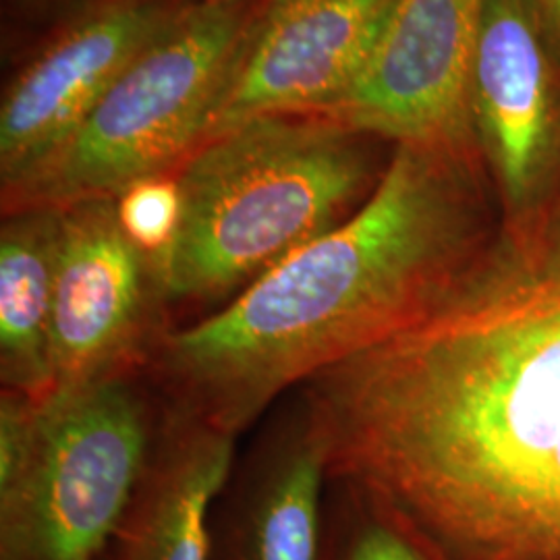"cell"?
Returning a JSON list of instances; mask_svg holds the SVG:
<instances>
[{"instance_id":"1","label":"cell","mask_w":560,"mask_h":560,"mask_svg":"<svg viewBox=\"0 0 560 560\" xmlns=\"http://www.w3.org/2000/svg\"><path fill=\"white\" fill-rule=\"evenodd\" d=\"M328 474L441 560H560V200L423 320L307 381Z\"/></svg>"},{"instance_id":"2","label":"cell","mask_w":560,"mask_h":560,"mask_svg":"<svg viewBox=\"0 0 560 560\" xmlns=\"http://www.w3.org/2000/svg\"><path fill=\"white\" fill-rule=\"evenodd\" d=\"M483 175L476 148L399 143L349 219L164 332L150 363L185 423L237 436L287 388L434 312L497 231Z\"/></svg>"},{"instance_id":"3","label":"cell","mask_w":560,"mask_h":560,"mask_svg":"<svg viewBox=\"0 0 560 560\" xmlns=\"http://www.w3.org/2000/svg\"><path fill=\"white\" fill-rule=\"evenodd\" d=\"M339 120L270 115L206 141L180 166V221L159 264L166 303L226 300L349 219L372 166Z\"/></svg>"},{"instance_id":"4","label":"cell","mask_w":560,"mask_h":560,"mask_svg":"<svg viewBox=\"0 0 560 560\" xmlns=\"http://www.w3.org/2000/svg\"><path fill=\"white\" fill-rule=\"evenodd\" d=\"M245 32L233 0H206L168 18L75 131L2 187L4 210L117 200L187 161L206 141L208 115Z\"/></svg>"},{"instance_id":"5","label":"cell","mask_w":560,"mask_h":560,"mask_svg":"<svg viewBox=\"0 0 560 560\" xmlns=\"http://www.w3.org/2000/svg\"><path fill=\"white\" fill-rule=\"evenodd\" d=\"M150 411L131 374L34 402L27 455L0 483V560H106L145 481Z\"/></svg>"},{"instance_id":"6","label":"cell","mask_w":560,"mask_h":560,"mask_svg":"<svg viewBox=\"0 0 560 560\" xmlns=\"http://www.w3.org/2000/svg\"><path fill=\"white\" fill-rule=\"evenodd\" d=\"M59 210L50 361L55 390H67L150 361L166 300L156 264L125 235L117 201Z\"/></svg>"},{"instance_id":"7","label":"cell","mask_w":560,"mask_h":560,"mask_svg":"<svg viewBox=\"0 0 560 560\" xmlns=\"http://www.w3.org/2000/svg\"><path fill=\"white\" fill-rule=\"evenodd\" d=\"M469 120L502 221L560 200V62L529 0H488Z\"/></svg>"},{"instance_id":"8","label":"cell","mask_w":560,"mask_h":560,"mask_svg":"<svg viewBox=\"0 0 560 560\" xmlns=\"http://www.w3.org/2000/svg\"><path fill=\"white\" fill-rule=\"evenodd\" d=\"M395 2L272 0L245 32L208 115L206 141L258 117L330 115L370 65Z\"/></svg>"},{"instance_id":"9","label":"cell","mask_w":560,"mask_h":560,"mask_svg":"<svg viewBox=\"0 0 560 560\" xmlns=\"http://www.w3.org/2000/svg\"><path fill=\"white\" fill-rule=\"evenodd\" d=\"M486 7L488 0H397L370 65L328 117L397 145L476 148L469 75Z\"/></svg>"},{"instance_id":"10","label":"cell","mask_w":560,"mask_h":560,"mask_svg":"<svg viewBox=\"0 0 560 560\" xmlns=\"http://www.w3.org/2000/svg\"><path fill=\"white\" fill-rule=\"evenodd\" d=\"M166 21L148 2L119 0L80 21L21 73L0 108L2 187L75 131Z\"/></svg>"},{"instance_id":"11","label":"cell","mask_w":560,"mask_h":560,"mask_svg":"<svg viewBox=\"0 0 560 560\" xmlns=\"http://www.w3.org/2000/svg\"><path fill=\"white\" fill-rule=\"evenodd\" d=\"M235 436L187 425L133 502L108 560H212V509L229 480Z\"/></svg>"},{"instance_id":"12","label":"cell","mask_w":560,"mask_h":560,"mask_svg":"<svg viewBox=\"0 0 560 560\" xmlns=\"http://www.w3.org/2000/svg\"><path fill=\"white\" fill-rule=\"evenodd\" d=\"M59 224V208H25L9 212L0 231L2 390L34 402L55 390L50 330Z\"/></svg>"},{"instance_id":"13","label":"cell","mask_w":560,"mask_h":560,"mask_svg":"<svg viewBox=\"0 0 560 560\" xmlns=\"http://www.w3.org/2000/svg\"><path fill=\"white\" fill-rule=\"evenodd\" d=\"M326 474V453L307 428L237 511L226 540L212 538V560H324Z\"/></svg>"},{"instance_id":"14","label":"cell","mask_w":560,"mask_h":560,"mask_svg":"<svg viewBox=\"0 0 560 560\" xmlns=\"http://www.w3.org/2000/svg\"><path fill=\"white\" fill-rule=\"evenodd\" d=\"M115 201L125 235L154 260L159 270V264L179 229L180 191L177 177L161 175L140 180L127 187Z\"/></svg>"},{"instance_id":"15","label":"cell","mask_w":560,"mask_h":560,"mask_svg":"<svg viewBox=\"0 0 560 560\" xmlns=\"http://www.w3.org/2000/svg\"><path fill=\"white\" fill-rule=\"evenodd\" d=\"M353 499L360 504L339 540L332 546L326 540L324 560H441L405 523L370 502Z\"/></svg>"},{"instance_id":"16","label":"cell","mask_w":560,"mask_h":560,"mask_svg":"<svg viewBox=\"0 0 560 560\" xmlns=\"http://www.w3.org/2000/svg\"><path fill=\"white\" fill-rule=\"evenodd\" d=\"M529 4L540 23L544 38L560 62V0H529Z\"/></svg>"},{"instance_id":"17","label":"cell","mask_w":560,"mask_h":560,"mask_svg":"<svg viewBox=\"0 0 560 560\" xmlns=\"http://www.w3.org/2000/svg\"><path fill=\"white\" fill-rule=\"evenodd\" d=\"M106 560H108V559H106Z\"/></svg>"}]
</instances>
